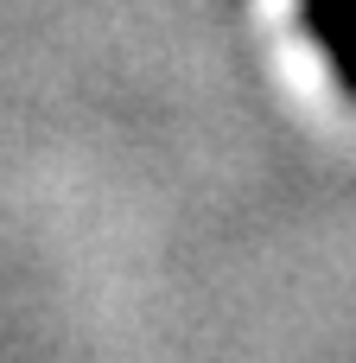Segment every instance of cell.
<instances>
[{
    "mask_svg": "<svg viewBox=\"0 0 356 363\" xmlns=\"http://www.w3.org/2000/svg\"><path fill=\"white\" fill-rule=\"evenodd\" d=\"M299 19L318 38V51L331 57L338 83L356 96V0H299Z\"/></svg>",
    "mask_w": 356,
    "mask_h": 363,
    "instance_id": "cell-1",
    "label": "cell"
}]
</instances>
